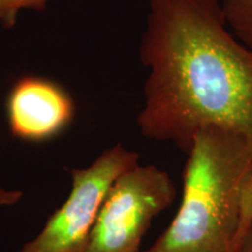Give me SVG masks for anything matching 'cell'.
I'll return each mask as SVG.
<instances>
[{
  "mask_svg": "<svg viewBox=\"0 0 252 252\" xmlns=\"http://www.w3.org/2000/svg\"><path fill=\"white\" fill-rule=\"evenodd\" d=\"M168 173L140 165L119 176L106 195L84 252H139L153 220L175 200Z\"/></svg>",
  "mask_w": 252,
  "mask_h": 252,
  "instance_id": "3",
  "label": "cell"
},
{
  "mask_svg": "<svg viewBox=\"0 0 252 252\" xmlns=\"http://www.w3.org/2000/svg\"><path fill=\"white\" fill-rule=\"evenodd\" d=\"M229 30L252 50V0H220Z\"/></svg>",
  "mask_w": 252,
  "mask_h": 252,
  "instance_id": "6",
  "label": "cell"
},
{
  "mask_svg": "<svg viewBox=\"0 0 252 252\" xmlns=\"http://www.w3.org/2000/svg\"><path fill=\"white\" fill-rule=\"evenodd\" d=\"M187 156L180 208L144 252H238L252 224V143L207 128Z\"/></svg>",
  "mask_w": 252,
  "mask_h": 252,
  "instance_id": "2",
  "label": "cell"
},
{
  "mask_svg": "<svg viewBox=\"0 0 252 252\" xmlns=\"http://www.w3.org/2000/svg\"><path fill=\"white\" fill-rule=\"evenodd\" d=\"M24 193L17 189H6L0 186V207H13L21 201Z\"/></svg>",
  "mask_w": 252,
  "mask_h": 252,
  "instance_id": "8",
  "label": "cell"
},
{
  "mask_svg": "<svg viewBox=\"0 0 252 252\" xmlns=\"http://www.w3.org/2000/svg\"><path fill=\"white\" fill-rule=\"evenodd\" d=\"M12 135L27 143H43L61 134L75 117L68 90L50 78L26 75L14 82L5 102Z\"/></svg>",
  "mask_w": 252,
  "mask_h": 252,
  "instance_id": "5",
  "label": "cell"
},
{
  "mask_svg": "<svg viewBox=\"0 0 252 252\" xmlns=\"http://www.w3.org/2000/svg\"><path fill=\"white\" fill-rule=\"evenodd\" d=\"M50 0H0V24L4 28H13L23 11L43 12Z\"/></svg>",
  "mask_w": 252,
  "mask_h": 252,
  "instance_id": "7",
  "label": "cell"
},
{
  "mask_svg": "<svg viewBox=\"0 0 252 252\" xmlns=\"http://www.w3.org/2000/svg\"><path fill=\"white\" fill-rule=\"evenodd\" d=\"M139 163V154L118 143L84 168H71L67 200L35 237L17 252H84L100 207L115 181Z\"/></svg>",
  "mask_w": 252,
  "mask_h": 252,
  "instance_id": "4",
  "label": "cell"
},
{
  "mask_svg": "<svg viewBox=\"0 0 252 252\" xmlns=\"http://www.w3.org/2000/svg\"><path fill=\"white\" fill-rule=\"evenodd\" d=\"M238 252H252V224L249 228L248 234L244 237Z\"/></svg>",
  "mask_w": 252,
  "mask_h": 252,
  "instance_id": "9",
  "label": "cell"
},
{
  "mask_svg": "<svg viewBox=\"0 0 252 252\" xmlns=\"http://www.w3.org/2000/svg\"><path fill=\"white\" fill-rule=\"evenodd\" d=\"M139 58L149 70L137 124L187 153L222 128L252 143V50L229 30L220 0H149Z\"/></svg>",
  "mask_w": 252,
  "mask_h": 252,
  "instance_id": "1",
  "label": "cell"
}]
</instances>
